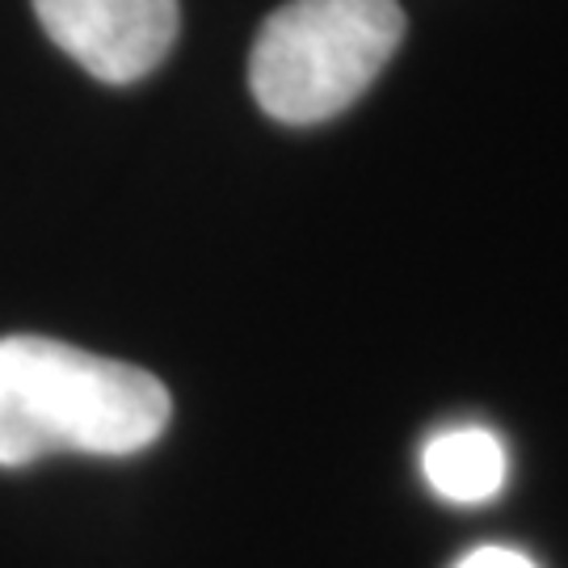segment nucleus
Masks as SVG:
<instances>
[{
  "label": "nucleus",
  "instance_id": "f257e3e1",
  "mask_svg": "<svg viewBox=\"0 0 568 568\" xmlns=\"http://www.w3.org/2000/svg\"><path fill=\"white\" fill-rule=\"evenodd\" d=\"M173 422L169 387L51 337H0V467L42 455H135Z\"/></svg>",
  "mask_w": 568,
  "mask_h": 568
},
{
  "label": "nucleus",
  "instance_id": "f03ea898",
  "mask_svg": "<svg viewBox=\"0 0 568 568\" xmlns=\"http://www.w3.org/2000/svg\"><path fill=\"white\" fill-rule=\"evenodd\" d=\"M400 39V0H286L253 42V98L286 126L337 119L375 84Z\"/></svg>",
  "mask_w": 568,
  "mask_h": 568
},
{
  "label": "nucleus",
  "instance_id": "7ed1b4c3",
  "mask_svg": "<svg viewBox=\"0 0 568 568\" xmlns=\"http://www.w3.org/2000/svg\"><path fill=\"white\" fill-rule=\"evenodd\" d=\"M42 30L89 77L135 84L173 51L178 0H34Z\"/></svg>",
  "mask_w": 568,
  "mask_h": 568
},
{
  "label": "nucleus",
  "instance_id": "20e7f679",
  "mask_svg": "<svg viewBox=\"0 0 568 568\" xmlns=\"http://www.w3.org/2000/svg\"><path fill=\"white\" fill-rule=\"evenodd\" d=\"M422 471L438 497L455 506H480L506 485V447L485 426H455L434 434L422 450Z\"/></svg>",
  "mask_w": 568,
  "mask_h": 568
},
{
  "label": "nucleus",
  "instance_id": "39448f33",
  "mask_svg": "<svg viewBox=\"0 0 568 568\" xmlns=\"http://www.w3.org/2000/svg\"><path fill=\"white\" fill-rule=\"evenodd\" d=\"M450 568H539L527 551L518 548H501V544H485V548L464 551Z\"/></svg>",
  "mask_w": 568,
  "mask_h": 568
}]
</instances>
